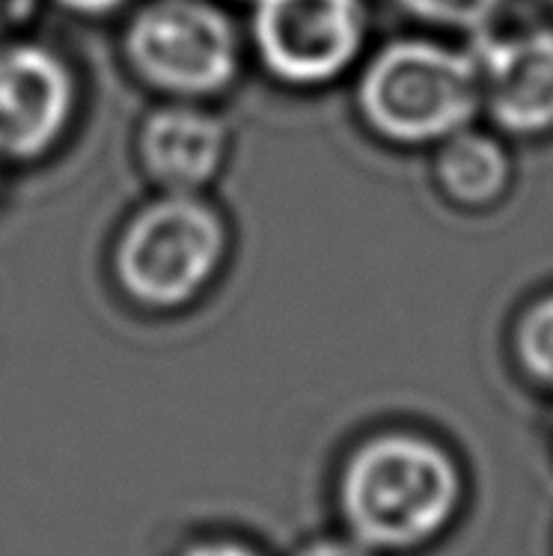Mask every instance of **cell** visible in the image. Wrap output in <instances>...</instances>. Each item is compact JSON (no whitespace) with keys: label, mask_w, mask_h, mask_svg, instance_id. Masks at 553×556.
<instances>
[{"label":"cell","mask_w":553,"mask_h":556,"mask_svg":"<svg viewBox=\"0 0 553 556\" xmlns=\"http://www.w3.org/2000/svg\"><path fill=\"white\" fill-rule=\"evenodd\" d=\"M462 503V473L441 443L387 432L361 443L339 477L351 539L373 551H411L447 530Z\"/></svg>","instance_id":"cell-1"},{"label":"cell","mask_w":553,"mask_h":556,"mask_svg":"<svg viewBox=\"0 0 553 556\" xmlns=\"http://www.w3.org/2000/svg\"><path fill=\"white\" fill-rule=\"evenodd\" d=\"M229 250V229L203 193H159L113 244V277L131 304L181 309L203 295Z\"/></svg>","instance_id":"cell-2"},{"label":"cell","mask_w":553,"mask_h":556,"mask_svg":"<svg viewBox=\"0 0 553 556\" xmlns=\"http://www.w3.org/2000/svg\"><path fill=\"white\" fill-rule=\"evenodd\" d=\"M482 102L470 54L402 39L375 54L357 80V108L375 135L393 143H431L462 131Z\"/></svg>","instance_id":"cell-3"},{"label":"cell","mask_w":553,"mask_h":556,"mask_svg":"<svg viewBox=\"0 0 553 556\" xmlns=\"http://www.w3.org/2000/svg\"><path fill=\"white\" fill-rule=\"evenodd\" d=\"M135 78L173 102H203L236 84L241 42L215 0H147L123 30Z\"/></svg>","instance_id":"cell-4"},{"label":"cell","mask_w":553,"mask_h":556,"mask_svg":"<svg viewBox=\"0 0 553 556\" xmlns=\"http://www.w3.org/2000/svg\"><path fill=\"white\" fill-rule=\"evenodd\" d=\"M250 36L262 68L294 90L342 78L361 54V0H250Z\"/></svg>","instance_id":"cell-5"},{"label":"cell","mask_w":553,"mask_h":556,"mask_svg":"<svg viewBox=\"0 0 553 556\" xmlns=\"http://www.w3.org/2000/svg\"><path fill=\"white\" fill-rule=\"evenodd\" d=\"M78 102L68 63L39 42H0V161L30 164L63 140Z\"/></svg>","instance_id":"cell-6"},{"label":"cell","mask_w":553,"mask_h":556,"mask_svg":"<svg viewBox=\"0 0 553 556\" xmlns=\"http://www.w3.org/2000/svg\"><path fill=\"white\" fill-rule=\"evenodd\" d=\"M470 58L479 96L500 128L515 135L553 128V30L479 39Z\"/></svg>","instance_id":"cell-7"},{"label":"cell","mask_w":553,"mask_h":556,"mask_svg":"<svg viewBox=\"0 0 553 556\" xmlns=\"http://www.w3.org/2000/svg\"><path fill=\"white\" fill-rule=\"evenodd\" d=\"M229 152V128L197 102H173L143 116L137 161L161 193H203Z\"/></svg>","instance_id":"cell-8"},{"label":"cell","mask_w":553,"mask_h":556,"mask_svg":"<svg viewBox=\"0 0 553 556\" xmlns=\"http://www.w3.org/2000/svg\"><path fill=\"white\" fill-rule=\"evenodd\" d=\"M441 188L462 205H488L506 191L508 155L494 137L479 131H455L438 155Z\"/></svg>","instance_id":"cell-9"},{"label":"cell","mask_w":553,"mask_h":556,"mask_svg":"<svg viewBox=\"0 0 553 556\" xmlns=\"http://www.w3.org/2000/svg\"><path fill=\"white\" fill-rule=\"evenodd\" d=\"M518 361L527 375L553 390V295L527 309L518 325Z\"/></svg>","instance_id":"cell-10"},{"label":"cell","mask_w":553,"mask_h":556,"mask_svg":"<svg viewBox=\"0 0 553 556\" xmlns=\"http://www.w3.org/2000/svg\"><path fill=\"white\" fill-rule=\"evenodd\" d=\"M399 7L423 22L479 30L498 12L500 0H399Z\"/></svg>","instance_id":"cell-11"},{"label":"cell","mask_w":553,"mask_h":556,"mask_svg":"<svg viewBox=\"0 0 553 556\" xmlns=\"http://www.w3.org/2000/svg\"><path fill=\"white\" fill-rule=\"evenodd\" d=\"M298 556H375V551L357 539H322L306 545Z\"/></svg>","instance_id":"cell-12"},{"label":"cell","mask_w":553,"mask_h":556,"mask_svg":"<svg viewBox=\"0 0 553 556\" xmlns=\"http://www.w3.org/2000/svg\"><path fill=\"white\" fill-rule=\"evenodd\" d=\"M181 556H262L260 551H253L244 542H236V539H205V542H197Z\"/></svg>","instance_id":"cell-13"},{"label":"cell","mask_w":553,"mask_h":556,"mask_svg":"<svg viewBox=\"0 0 553 556\" xmlns=\"http://www.w3.org/2000/svg\"><path fill=\"white\" fill-rule=\"evenodd\" d=\"M36 10V0H0V39L22 27Z\"/></svg>","instance_id":"cell-14"},{"label":"cell","mask_w":553,"mask_h":556,"mask_svg":"<svg viewBox=\"0 0 553 556\" xmlns=\"http://www.w3.org/2000/svg\"><path fill=\"white\" fill-rule=\"evenodd\" d=\"M54 3L75 15H84V18H102V15H111L125 7V0H54Z\"/></svg>","instance_id":"cell-15"},{"label":"cell","mask_w":553,"mask_h":556,"mask_svg":"<svg viewBox=\"0 0 553 556\" xmlns=\"http://www.w3.org/2000/svg\"><path fill=\"white\" fill-rule=\"evenodd\" d=\"M248 3H250V0H248Z\"/></svg>","instance_id":"cell-16"}]
</instances>
